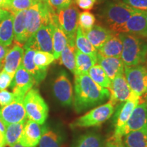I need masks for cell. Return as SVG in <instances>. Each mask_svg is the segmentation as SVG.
Instances as JSON below:
<instances>
[{"instance_id": "cell-1", "label": "cell", "mask_w": 147, "mask_h": 147, "mask_svg": "<svg viewBox=\"0 0 147 147\" xmlns=\"http://www.w3.org/2000/svg\"><path fill=\"white\" fill-rule=\"evenodd\" d=\"M110 91L102 87L90 78L88 74H74V107L80 113L94 107L110 98Z\"/></svg>"}, {"instance_id": "cell-2", "label": "cell", "mask_w": 147, "mask_h": 147, "mask_svg": "<svg viewBox=\"0 0 147 147\" xmlns=\"http://www.w3.org/2000/svg\"><path fill=\"white\" fill-rule=\"evenodd\" d=\"M123 42L121 59L125 66L142 65L147 60V42L142 38L127 33H119Z\"/></svg>"}, {"instance_id": "cell-3", "label": "cell", "mask_w": 147, "mask_h": 147, "mask_svg": "<svg viewBox=\"0 0 147 147\" xmlns=\"http://www.w3.org/2000/svg\"><path fill=\"white\" fill-rule=\"evenodd\" d=\"M138 11L123 2H111L104 7L101 16L110 30L121 33L125 24Z\"/></svg>"}, {"instance_id": "cell-4", "label": "cell", "mask_w": 147, "mask_h": 147, "mask_svg": "<svg viewBox=\"0 0 147 147\" xmlns=\"http://www.w3.org/2000/svg\"><path fill=\"white\" fill-rule=\"evenodd\" d=\"M55 12L51 10L47 1H38L26 12V34L27 39L36 34L42 25L51 22Z\"/></svg>"}, {"instance_id": "cell-5", "label": "cell", "mask_w": 147, "mask_h": 147, "mask_svg": "<svg viewBox=\"0 0 147 147\" xmlns=\"http://www.w3.org/2000/svg\"><path fill=\"white\" fill-rule=\"evenodd\" d=\"M23 106L27 118L40 125H44L49 116V106L39 91L32 89L23 99Z\"/></svg>"}, {"instance_id": "cell-6", "label": "cell", "mask_w": 147, "mask_h": 147, "mask_svg": "<svg viewBox=\"0 0 147 147\" xmlns=\"http://www.w3.org/2000/svg\"><path fill=\"white\" fill-rule=\"evenodd\" d=\"M115 104L112 101L98 106L78 117L70 124L71 128H86L100 125L113 115Z\"/></svg>"}, {"instance_id": "cell-7", "label": "cell", "mask_w": 147, "mask_h": 147, "mask_svg": "<svg viewBox=\"0 0 147 147\" xmlns=\"http://www.w3.org/2000/svg\"><path fill=\"white\" fill-rule=\"evenodd\" d=\"M79 14V10L74 3L56 13L59 26L67 37V44L69 45H75V38L78 27Z\"/></svg>"}, {"instance_id": "cell-8", "label": "cell", "mask_w": 147, "mask_h": 147, "mask_svg": "<svg viewBox=\"0 0 147 147\" xmlns=\"http://www.w3.org/2000/svg\"><path fill=\"white\" fill-rule=\"evenodd\" d=\"M124 75L127 82L136 94L147 95V68L145 65L125 66Z\"/></svg>"}, {"instance_id": "cell-9", "label": "cell", "mask_w": 147, "mask_h": 147, "mask_svg": "<svg viewBox=\"0 0 147 147\" xmlns=\"http://www.w3.org/2000/svg\"><path fill=\"white\" fill-rule=\"evenodd\" d=\"M27 48L53 54V26L51 23L42 25L36 34L27 39L23 46V49Z\"/></svg>"}, {"instance_id": "cell-10", "label": "cell", "mask_w": 147, "mask_h": 147, "mask_svg": "<svg viewBox=\"0 0 147 147\" xmlns=\"http://www.w3.org/2000/svg\"><path fill=\"white\" fill-rule=\"evenodd\" d=\"M110 91V100L115 103L125 102L129 100L141 99L131 89L127 82L124 74H121L111 80L108 89Z\"/></svg>"}, {"instance_id": "cell-11", "label": "cell", "mask_w": 147, "mask_h": 147, "mask_svg": "<svg viewBox=\"0 0 147 147\" xmlns=\"http://www.w3.org/2000/svg\"><path fill=\"white\" fill-rule=\"evenodd\" d=\"M55 97L63 106H69L74 100V91L67 74L65 71H59L53 84Z\"/></svg>"}, {"instance_id": "cell-12", "label": "cell", "mask_w": 147, "mask_h": 147, "mask_svg": "<svg viewBox=\"0 0 147 147\" xmlns=\"http://www.w3.org/2000/svg\"><path fill=\"white\" fill-rule=\"evenodd\" d=\"M35 84L36 82L34 78L21 64L16 70L10 84L14 100L23 101L25 95L29 90L32 89Z\"/></svg>"}, {"instance_id": "cell-13", "label": "cell", "mask_w": 147, "mask_h": 147, "mask_svg": "<svg viewBox=\"0 0 147 147\" xmlns=\"http://www.w3.org/2000/svg\"><path fill=\"white\" fill-rule=\"evenodd\" d=\"M0 119L5 126L26 121L27 115L23 101L14 100L8 105L1 107L0 109Z\"/></svg>"}, {"instance_id": "cell-14", "label": "cell", "mask_w": 147, "mask_h": 147, "mask_svg": "<svg viewBox=\"0 0 147 147\" xmlns=\"http://www.w3.org/2000/svg\"><path fill=\"white\" fill-rule=\"evenodd\" d=\"M146 126H147V104L146 102L139 103L124 125L121 135L123 137L129 132L137 131Z\"/></svg>"}, {"instance_id": "cell-15", "label": "cell", "mask_w": 147, "mask_h": 147, "mask_svg": "<svg viewBox=\"0 0 147 147\" xmlns=\"http://www.w3.org/2000/svg\"><path fill=\"white\" fill-rule=\"evenodd\" d=\"M121 33L147 38V11L138 10L133 14L125 24Z\"/></svg>"}, {"instance_id": "cell-16", "label": "cell", "mask_w": 147, "mask_h": 147, "mask_svg": "<svg viewBox=\"0 0 147 147\" xmlns=\"http://www.w3.org/2000/svg\"><path fill=\"white\" fill-rule=\"evenodd\" d=\"M42 125L33 121H26L18 143L26 147H36L43 132Z\"/></svg>"}, {"instance_id": "cell-17", "label": "cell", "mask_w": 147, "mask_h": 147, "mask_svg": "<svg viewBox=\"0 0 147 147\" xmlns=\"http://www.w3.org/2000/svg\"><path fill=\"white\" fill-rule=\"evenodd\" d=\"M24 51L23 47L16 42L5 55L3 60V69L12 78H14L16 70L22 64Z\"/></svg>"}, {"instance_id": "cell-18", "label": "cell", "mask_w": 147, "mask_h": 147, "mask_svg": "<svg viewBox=\"0 0 147 147\" xmlns=\"http://www.w3.org/2000/svg\"><path fill=\"white\" fill-rule=\"evenodd\" d=\"M97 62L111 80L118 75L124 74L125 65L121 58L104 57L97 53Z\"/></svg>"}, {"instance_id": "cell-19", "label": "cell", "mask_w": 147, "mask_h": 147, "mask_svg": "<svg viewBox=\"0 0 147 147\" xmlns=\"http://www.w3.org/2000/svg\"><path fill=\"white\" fill-rule=\"evenodd\" d=\"M24 51L22 65L24 68L32 75L36 84H40L47 76V69H40L34 63V56L36 53V50L31 48H27L24 49Z\"/></svg>"}, {"instance_id": "cell-20", "label": "cell", "mask_w": 147, "mask_h": 147, "mask_svg": "<svg viewBox=\"0 0 147 147\" xmlns=\"http://www.w3.org/2000/svg\"><path fill=\"white\" fill-rule=\"evenodd\" d=\"M140 99L126 101L122 107L119 109L117 115V119H116L115 130L113 136L122 138V136L121 135V131H122L127 121L129 119L134 108L136 107L138 104L140 103Z\"/></svg>"}, {"instance_id": "cell-21", "label": "cell", "mask_w": 147, "mask_h": 147, "mask_svg": "<svg viewBox=\"0 0 147 147\" xmlns=\"http://www.w3.org/2000/svg\"><path fill=\"white\" fill-rule=\"evenodd\" d=\"M51 24L53 26V49L55 59L58 60L61 53L67 44V38L59 26L57 21L56 13L53 14Z\"/></svg>"}, {"instance_id": "cell-22", "label": "cell", "mask_w": 147, "mask_h": 147, "mask_svg": "<svg viewBox=\"0 0 147 147\" xmlns=\"http://www.w3.org/2000/svg\"><path fill=\"white\" fill-rule=\"evenodd\" d=\"M122 51V40L119 35L114 33L113 36L98 49V53L104 57L121 58Z\"/></svg>"}, {"instance_id": "cell-23", "label": "cell", "mask_w": 147, "mask_h": 147, "mask_svg": "<svg viewBox=\"0 0 147 147\" xmlns=\"http://www.w3.org/2000/svg\"><path fill=\"white\" fill-rule=\"evenodd\" d=\"M113 34L114 32L109 29L97 25H94L89 32L86 33L85 36L91 45L98 50Z\"/></svg>"}, {"instance_id": "cell-24", "label": "cell", "mask_w": 147, "mask_h": 147, "mask_svg": "<svg viewBox=\"0 0 147 147\" xmlns=\"http://www.w3.org/2000/svg\"><path fill=\"white\" fill-rule=\"evenodd\" d=\"M26 12L27 10H23L12 14L14 15V40L16 43L21 45H24L27 40L26 34Z\"/></svg>"}, {"instance_id": "cell-25", "label": "cell", "mask_w": 147, "mask_h": 147, "mask_svg": "<svg viewBox=\"0 0 147 147\" xmlns=\"http://www.w3.org/2000/svg\"><path fill=\"white\" fill-rule=\"evenodd\" d=\"M123 137L125 147H147V126Z\"/></svg>"}, {"instance_id": "cell-26", "label": "cell", "mask_w": 147, "mask_h": 147, "mask_svg": "<svg viewBox=\"0 0 147 147\" xmlns=\"http://www.w3.org/2000/svg\"><path fill=\"white\" fill-rule=\"evenodd\" d=\"M75 59H76V69H75L74 74H88L90 68L97 63V57L82 53L76 48L75 50Z\"/></svg>"}, {"instance_id": "cell-27", "label": "cell", "mask_w": 147, "mask_h": 147, "mask_svg": "<svg viewBox=\"0 0 147 147\" xmlns=\"http://www.w3.org/2000/svg\"><path fill=\"white\" fill-rule=\"evenodd\" d=\"M13 21L14 15L11 14L0 23V45L5 47L12 45L14 40Z\"/></svg>"}, {"instance_id": "cell-28", "label": "cell", "mask_w": 147, "mask_h": 147, "mask_svg": "<svg viewBox=\"0 0 147 147\" xmlns=\"http://www.w3.org/2000/svg\"><path fill=\"white\" fill-rule=\"evenodd\" d=\"M62 137L58 132L44 126L38 147H61Z\"/></svg>"}, {"instance_id": "cell-29", "label": "cell", "mask_w": 147, "mask_h": 147, "mask_svg": "<svg viewBox=\"0 0 147 147\" xmlns=\"http://www.w3.org/2000/svg\"><path fill=\"white\" fill-rule=\"evenodd\" d=\"M75 45H76V49L82 53L97 57V50L91 45V42L86 37L85 34L82 32L80 27H78L76 31Z\"/></svg>"}, {"instance_id": "cell-30", "label": "cell", "mask_w": 147, "mask_h": 147, "mask_svg": "<svg viewBox=\"0 0 147 147\" xmlns=\"http://www.w3.org/2000/svg\"><path fill=\"white\" fill-rule=\"evenodd\" d=\"M25 122L26 121L18 123L10 124L6 126L4 134L5 146L12 147L14 145L18 143Z\"/></svg>"}, {"instance_id": "cell-31", "label": "cell", "mask_w": 147, "mask_h": 147, "mask_svg": "<svg viewBox=\"0 0 147 147\" xmlns=\"http://www.w3.org/2000/svg\"><path fill=\"white\" fill-rule=\"evenodd\" d=\"M105 145L100 134L89 132L79 138L74 147H105Z\"/></svg>"}, {"instance_id": "cell-32", "label": "cell", "mask_w": 147, "mask_h": 147, "mask_svg": "<svg viewBox=\"0 0 147 147\" xmlns=\"http://www.w3.org/2000/svg\"><path fill=\"white\" fill-rule=\"evenodd\" d=\"M75 50H76V46L67 44L59 58L60 64L63 65L73 74H74L76 69Z\"/></svg>"}, {"instance_id": "cell-33", "label": "cell", "mask_w": 147, "mask_h": 147, "mask_svg": "<svg viewBox=\"0 0 147 147\" xmlns=\"http://www.w3.org/2000/svg\"><path fill=\"white\" fill-rule=\"evenodd\" d=\"M88 75L98 85L106 89H109L111 80L108 78L107 74L99 64H95L91 67L88 71Z\"/></svg>"}, {"instance_id": "cell-34", "label": "cell", "mask_w": 147, "mask_h": 147, "mask_svg": "<svg viewBox=\"0 0 147 147\" xmlns=\"http://www.w3.org/2000/svg\"><path fill=\"white\" fill-rule=\"evenodd\" d=\"M55 59L54 55L52 53L41 51H36L34 56V63L40 69H47L48 67Z\"/></svg>"}, {"instance_id": "cell-35", "label": "cell", "mask_w": 147, "mask_h": 147, "mask_svg": "<svg viewBox=\"0 0 147 147\" xmlns=\"http://www.w3.org/2000/svg\"><path fill=\"white\" fill-rule=\"evenodd\" d=\"M95 23V17L94 14L89 11H84L79 14L78 27L82 29L84 34L94 26Z\"/></svg>"}, {"instance_id": "cell-36", "label": "cell", "mask_w": 147, "mask_h": 147, "mask_svg": "<svg viewBox=\"0 0 147 147\" xmlns=\"http://www.w3.org/2000/svg\"><path fill=\"white\" fill-rule=\"evenodd\" d=\"M38 0H12L9 6V12L12 14L27 10L36 3Z\"/></svg>"}, {"instance_id": "cell-37", "label": "cell", "mask_w": 147, "mask_h": 147, "mask_svg": "<svg viewBox=\"0 0 147 147\" xmlns=\"http://www.w3.org/2000/svg\"><path fill=\"white\" fill-rule=\"evenodd\" d=\"M47 3L52 11L57 13L60 10L69 7L72 3V0H47Z\"/></svg>"}, {"instance_id": "cell-38", "label": "cell", "mask_w": 147, "mask_h": 147, "mask_svg": "<svg viewBox=\"0 0 147 147\" xmlns=\"http://www.w3.org/2000/svg\"><path fill=\"white\" fill-rule=\"evenodd\" d=\"M123 2L137 10L147 11V0H123Z\"/></svg>"}, {"instance_id": "cell-39", "label": "cell", "mask_w": 147, "mask_h": 147, "mask_svg": "<svg viewBox=\"0 0 147 147\" xmlns=\"http://www.w3.org/2000/svg\"><path fill=\"white\" fill-rule=\"evenodd\" d=\"M12 79L13 78L3 69L0 72V91L5 90L10 87Z\"/></svg>"}, {"instance_id": "cell-40", "label": "cell", "mask_w": 147, "mask_h": 147, "mask_svg": "<svg viewBox=\"0 0 147 147\" xmlns=\"http://www.w3.org/2000/svg\"><path fill=\"white\" fill-rule=\"evenodd\" d=\"M14 100V94L7 90L0 91V106L1 107L8 105Z\"/></svg>"}, {"instance_id": "cell-41", "label": "cell", "mask_w": 147, "mask_h": 147, "mask_svg": "<svg viewBox=\"0 0 147 147\" xmlns=\"http://www.w3.org/2000/svg\"><path fill=\"white\" fill-rule=\"evenodd\" d=\"M96 0H75L76 4L80 9L84 10H90L94 6Z\"/></svg>"}, {"instance_id": "cell-42", "label": "cell", "mask_w": 147, "mask_h": 147, "mask_svg": "<svg viewBox=\"0 0 147 147\" xmlns=\"http://www.w3.org/2000/svg\"><path fill=\"white\" fill-rule=\"evenodd\" d=\"M105 147H125L121 138L112 136L106 142Z\"/></svg>"}, {"instance_id": "cell-43", "label": "cell", "mask_w": 147, "mask_h": 147, "mask_svg": "<svg viewBox=\"0 0 147 147\" xmlns=\"http://www.w3.org/2000/svg\"><path fill=\"white\" fill-rule=\"evenodd\" d=\"M8 47H5V46L0 45V61L4 60L5 55L9 51Z\"/></svg>"}, {"instance_id": "cell-44", "label": "cell", "mask_w": 147, "mask_h": 147, "mask_svg": "<svg viewBox=\"0 0 147 147\" xmlns=\"http://www.w3.org/2000/svg\"><path fill=\"white\" fill-rule=\"evenodd\" d=\"M10 1L9 0H0V9L9 11Z\"/></svg>"}, {"instance_id": "cell-45", "label": "cell", "mask_w": 147, "mask_h": 147, "mask_svg": "<svg viewBox=\"0 0 147 147\" xmlns=\"http://www.w3.org/2000/svg\"><path fill=\"white\" fill-rule=\"evenodd\" d=\"M11 14L12 13L8 10L0 9V23H1L3 19H5V18H7L8 16L11 15Z\"/></svg>"}, {"instance_id": "cell-46", "label": "cell", "mask_w": 147, "mask_h": 147, "mask_svg": "<svg viewBox=\"0 0 147 147\" xmlns=\"http://www.w3.org/2000/svg\"><path fill=\"white\" fill-rule=\"evenodd\" d=\"M5 128H6V126H5V125L3 123V122L1 121V119H0V131L5 134Z\"/></svg>"}, {"instance_id": "cell-47", "label": "cell", "mask_w": 147, "mask_h": 147, "mask_svg": "<svg viewBox=\"0 0 147 147\" xmlns=\"http://www.w3.org/2000/svg\"><path fill=\"white\" fill-rule=\"evenodd\" d=\"M4 134H5L4 133H2L1 131H0V144H2L5 146Z\"/></svg>"}, {"instance_id": "cell-48", "label": "cell", "mask_w": 147, "mask_h": 147, "mask_svg": "<svg viewBox=\"0 0 147 147\" xmlns=\"http://www.w3.org/2000/svg\"><path fill=\"white\" fill-rule=\"evenodd\" d=\"M3 67V61H0V72Z\"/></svg>"}, {"instance_id": "cell-49", "label": "cell", "mask_w": 147, "mask_h": 147, "mask_svg": "<svg viewBox=\"0 0 147 147\" xmlns=\"http://www.w3.org/2000/svg\"><path fill=\"white\" fill-rule=\"evenodd\" d=\"M12 147H26V146H24L23 145L20 144V143H17V144H16L15 145H14Z\"/></svg>"}, {"instance_id": "cell-50", "label": "cell", "mask_w": 147, "mask_h": 147, "mask_svg": "<svg viewBox=\"0 0 147 147\" xmlns=\"http://www.w3.org/2000/svg\"><path fill=\"white\" fill-rule=\"evenodd\" d=\"M38 1H47V0H38Z\"/></svg>"}, {"instance_id": "cell-51", "label": "cell", "mask_w": 147, "mask_h": 147, "mask_svg": "<svg viewBox=\"0 0 147 147\" xmlns=\"http://www.w3.org/2000/svg\"><path fill=\"white\" fill-rule=\"evenodd\" d=\"M0 147H5L4 145H2V144H0Z\"/></svg>"}, {"instance_id": "cell-52", "label": "cell", "mask_w": 147, "mask_h": 147, "mask_svg": "<svg viewBox=\"0 0 147 147\" xmlns=\"http://www.w3.org/2000/svg\"><path fill=\"white\" fill-rule=\"evenodd\" d=\"M146 67V68H147V60H146V65H145Z\"/></svg>"}, {"instance_id": "cell-53", "label": "cell", "mask_w": 147, "mask_h": 147, "mask_svg": "<svg viewBox=\"0 0 147 147\" xmlns=\"http://www.w3.org/2000/svg\"><path fill=\"white\" fill-rule=\"evenodd\" d=\"M146 104H147V97H146Z\"/></svg>"}, {"instance_id": "cell-54", "label": "cell", "mask_w": 147, "mask_h": 147, "mask_svg": "<svg viewBox=\"0 0 147 147\" xmlns=\"http://www.w3.org/2000/svg\"><path fill=\"white\" fill-rule=\"evenodd\" d=\"M9 1H12V0H9Z\"/></svg>"}]
</instances>
